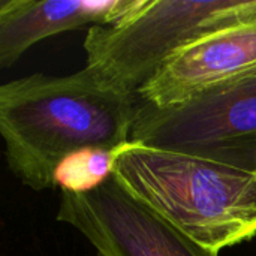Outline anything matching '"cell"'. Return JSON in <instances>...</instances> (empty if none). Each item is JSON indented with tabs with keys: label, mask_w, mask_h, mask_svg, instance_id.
I'll return each instance as SVG.
<instances>
[{
	"label": "cell",
	"mask_w": 256,
	"mask_h": 256,
	"mask_svg": "<svg viewBox=\"0 0 256 256\" xmlns=\"http://www.w3.org/2000/svg\"><path fill=\"white\" fill-rule=\"evenodd\" d=\"M136 96L90 68L66 76L33 74L0 87V132L9 170L33 190L54 188L60 162L82 148L130 142Z\"/></svg>",
	"instance_id": "cell-1"
},
{
	"label": "cell",
	"mask_w": 256,
	"mask_h": 256,
	"mask_svg": "<svg viewBox=\"0 0 256 256\" xmlns=\"http://www.w3.org/2000/svg\"><path fill=\"white\" fill-rule=\"evenodd\" d=\"M114 176L134 196L212 252L256 236V172L129 142L117 154Z\"/></svg>",
	"instance_id": "cell-2"
},
{
	"label": "cell",
	"mask_w": 256,
	"mask_h": 256,
	"mask_svg": "<svg viewBox=\"0 0 256 256\" xmlns=\"http://www.w3.org/2000/svg\"><path fill=\"white\" fill-rule=\"evenodd\" d=\"M256 21V0H146L123 20L90 27L87 68L136 96L164 63L213 33Z\"/></svg>",
	"instance_id": "cell-3"
},
{
	"label": "cell",
	"mask_w": 256,
	"mask_h": 256,
	"mask_svg": "<svg viewBox=\"0 0 256 256\" xmlns=\"http://www.w3.org/2000/svg\"><path fill=\"white\" fill-rule=\"evenodd\" d=\"M130 142L256 172V68L168 106L138 100Z\"/></svg>",
	"instance_id": "cell-4"
},
{
	"label": "cell",
	"mask_w": 256,
	"mask_h": 256,
	"mask_svg": "<svg viewBox=\"0 0 256 256\" xmlns=\"http://www.w3.org/2000/svg\"><path fill=\"white\" fill-rule=\"evenodd\" d=\"M57 219L80 231L96 256H219L134 196L114 174L92 192H62Z\"/></svg>",
	"instance_id": "cell-5"
},
{
	"label": "cell",
	"mask_w": 256,
	"mask_h": 256,
	"mask_svg": "<svg viewBox=\"0 0 256 256\" xmlns=\"http://www.w3.org/2000/svg\"><path fill=\"white\" fill-rule=\"evenodd\" d=\"M254 68L256 21L213 33L180 50L136 92V99L168 106Z\"/></svg>",
	"instance_id": "cell-6"
},
{
	"label": "cell",
	"mask_w": 256,
	"mask_h": 256,
	"mask_svg": "<svg viewBox=\"0 0 256 256\" xmlns=\"http://www.w3.org/2000/svg\"><path fill=\"white\" fill-rule=\"evenodd\" d=\"M146 0H3L0 66L9 68L36 42L66 32L117 22Z\"/></svg>",
	"instance_id": "cell-7"
},
{
	"label": "cell",
	"mask_w": 256,
	"mask_h": 256,
	"mask_svg": "<svg viewBox=\"0 0 256 256\" xmlns=\"http://www.w3.org/2000/svg\"><path fill=\"white\" fill-rule=\"evenodd\" d=\"M118 152L82 148L69 154L54 172V188L70 194H86L98 189L114 174Z\"/></svg>",
	"instance_id": "cell-8"
}]
</instances>
